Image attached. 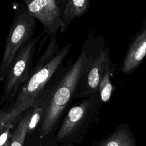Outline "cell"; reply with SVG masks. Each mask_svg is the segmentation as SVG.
<instances>
[{
  "label": "cell",
  "instance_id": "obj_1",
  "mask_svg": "<svg viewBox=\"0 0 146 146\" xmlns=\"http://www.w3.org/2000/svg\"><path fill=\"white\" fill-rule=\"evenodd\" d=\"M71 47L72 44L68 43L60 48L56 35L50 36L45 50L33 66L28 79L17 94L13 103L7 109L4 108L9 124H15L21 116L57 80Z\"/></svg>",
  "mask_w": 146,
  "mask_h": 146
},
{
  "label": "cell",
  "instance_id": "obj_2",
  "mask_svg": "<svg viewBox=\"0 0 146 146\" xmlns=\"http://www.w3.org/2000/svg\"><path fill=\"white\" fill-rule=\"evenodd\" d=\"M90 50L88 42L73 62L70 59L57 80L46 91L47 94L39 136L43 138L56 132L67 110L76 100L78 84L89 59Z\"/></svg>",
  "mask_w": 146,
  "mask_h": 146
},
{
  "label": "cell",
  "instance_id": "obj_3",
  "mask_svg": "<svg viewBox=\"0 0 146 146\" xmlns=\"http://www.w3.org/2000/svg\"><path fill=\"white\" fill-rule=\"evenodd\" d=\"M96 93L73 102L55 132L54 145L72 146L82 141L96 117L98 105Z\"/></svg>",
  "mask_w": 146,
  "mask_h": 146
},
{
  "label": "cell",
  "instance_id": "obj_4",
  "mask_svg": "<svg viewBox=\"0 0 146 146\" xmlns=\"http://www.w3.org/2000/svg\"><path fill=\"white\" fill-rule=\"evenodd\" d=\"M44 34L33 38L19 50L10 65L3 81L0 107L7 109L13 103L21 88L28 79L33 67V58L38 43Z\"/></svg>",
  "mask_w": 146,
  "mask_h": 146
},
{
  "label": "cell",
  "instance_id": "obj_5",
  "mask_svg": "<svg viewBox=\"0 0 146 146\" xmlns=\"http://www.w3.org/2000/svg\"><path fill=\"white\" fill-rule=\"evenodd\" d=\"M13 5L15 13L5 40L0 63V87L10 65L19 50L33 38L37 20L30 15L22 2Z\"/></svg>",
  "mask_w": 146,
  "mask_h": 146
},
{
  "label": "cell",
  "instance_id": "obj_6",
  "mask_svg": "<svg viewBox=\"0 0 146 146\" xmlns=\"http://www.w3.org/2000/svg\"><path fill=\"white\" fill-rule=\"evenodd\" d=\"M108 68L107 50L101 51L97 56L94 55L90 51L88 61L78 84L76 100L96 93L104 74Z\"/></svg>",
  "mask_w": 146,
  "mask_h": 146
},
{
  "label": "cell",
  "instance_id": "obj_7",
  "mask_svg": "<svg viewBox=\"0 0 146 146\" xmlns=\"http://www.w3.org/2000/svg\"><path fill=\"white\" fill-rule=\"evenodd\" d=\"M22 2L30 15L42 23V33L47 36L56 35L60 28L59 0H25Z\"/></svg>",
  "mask_w": 146,
  "mask_h": 146
},
{
  "label": "cell",
  "instance_id": "obj_8",
  "mask_svg": "<svg viewBox=\"0 0 146 146\" xmlns=\"http://www.w3.org/2000/svg\"><path fill=\"white\" fill-rule=\"evenodd\" d=\"M90 6L88 0H59L60 32H66L70 23L75 18L82 17L88 10Z\"/></svg>",
  "mask_w": 146,
  "mask_h": 146
},
{
  "label": "cell",
  "instance_id": "obj_9",
  "mask_svg": "<svg viewBox=\"0 0 146 146\" xmlns=\"http://www.w3.org/2000/svg\"><path fill=\"white\" fill-rule=\"evenodd\" d=\"M146 55V27L135 39L129 47L122 66V72L128 74L133 70Z\"/></svg>",
  "mask_w": 146,
  "mask_h": 146
},
{
  "label": "cell",
  "instance_id": "obj_10",
  "mask_svg": "<svg viewBox=\"0 0 146 146\" xmlns=\"http://www.w3.org/2000/svg\"><path fill=\"white\" fill-rule=\"evenodd\" d=\"M91 146H137V142L129 126L122 124L109 136Z\"/></svg>",
  "mask_w": 146,
  "mask_h": 146
},
{
  "label": "cell",
  "instance_id": "obj_11",
  "mask_svg": "<svg viewBox=\"0 0 146 146\" xmlns=\"http://www.w3.org/2000/svg\"><path fill=\"white\" fill-rule=\"evenodd\" d=\"M47 94L46 91L43 95L38 98L30 107V115L27 129V135L33 132L42 122L44 108L47 101Z\"/></svg>",
  "mask_w": 146,
  "mask_h": 146
},
{
  "label": "cell",
  "instance_id": "obj_12",
  "mask_svg": "<svg viewBox=\"0 0 146 146\" xmlns=\"http://www.w3.org/2000/svg\"><path fill=\"white\" fill-rule=\"evenodd\" d=\"M30 115V108H29L17 121L10 137V146H23Z\"/></svg>",
  "mask_w": 146,
  "mask_h": 146
},
{
  "label": "cell",
  "instance_id": "obj_13",
  "mask_svg": "<svg viewBox=\"0 0 146 146\" xmlns=\"http://www.w3.org/2000/svg\"><path fill=\"white\" fill-rule=\"evenodd\" d=\"M110 70L108 69L104 74L98 86V91L102 102H107L111 97L113 87L110 81Z\"/></svg>",
  "mask_w": 146,
  "mask_h": 146
},
{
  "label": "cell",
  "instance_id": "obj_14",
  "mask_svg": "<svg viewBox=\"0 0 146 146\" xmlns=\"http://www.w3.org/2000/svg\"><path fill=\"white\" fill-rule=\"evenodd\" d=\"M15 124H10L7 125L0 133V146H4L5 144L9 140L11 133V129Z\"/></svg>",
  "mask_w": 146,
  "mask_h": 146
},
{
  "label": "cell",
  "instance_id": "obj_15",
  "mask_svg": "<svg viewBox=\"0 0 146 146\" xmlns=\"http://www.w3.org/2000/svg\"><path fill=\"white\" fill-rule=\"evenodd\" d=\"M4 146H10V139L9 140L7 141V142L5 144V145Z\"/></svg>",
  "mask_w": 146,
  "mask_h": 146
}]
</instances>
